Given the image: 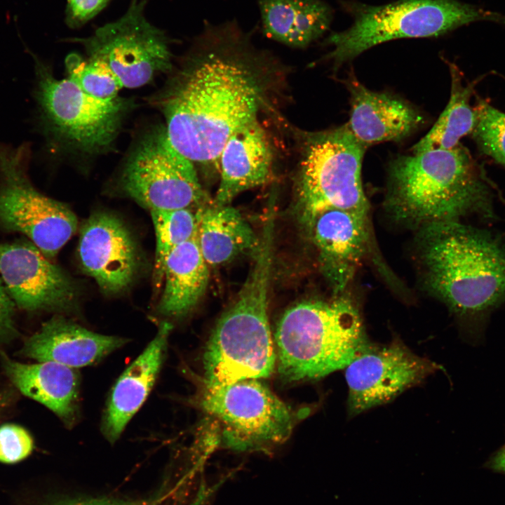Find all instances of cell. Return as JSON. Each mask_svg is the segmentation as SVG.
Instances as JSON below:
<instances>
[{
	"label": "cell",
	"instance_id": "21",
	"mask_svg": "<svg viewBox=\"0 0 505 505\" xmlns=\"http://www.w3.org/2000/svg\"><path fill=\"white\" fill-rule=\"evenodd\" d=\"M3 370L23 395L43 405L68 427L78 420L80 378L74 368L53 361L24 363L0 351Z\"/></svg>",
	"mask_w": 505,
	"mask_h": 505
},
{
	"label": "cell",
	"instance_id": "14",
	"mask_svg": "<svg viewBox=\"0 0 505 505\" xmlns=\"http://www.w3.org/2000/svg\"><path fill=\"white\" fill-rule=\"evenodd\" d=\"M0 278L15 307L29 311H68L74 282L29 240L0 242Z\"/></svg>",
	"mask_w": 505,
	"mask_h": 505
},
{
	"label": "cell",
	"instance_id": "17",
	"mask_svg": "<svg viewBox=\"0 0 505 505\" xmlns=\"http://www.w3.org/2000/svg\"><path fill=\"white\" fill-rule=\"evenodd\" d=\"M345 84L351 95L346 125L366 148L379 142L400 141L423 124L420 113L403 100L369 90L353 75Z\"/></svg>",
	"mask_w": 505,
	"mask_h": 505
},
{
	"label": "cell",
	"instance_id": "20",
	"mask_svg": "<svg viewBox=\"0 0 505 505\" xmlns=\"http://www.w3.org/2000/svg\"><path fill=\"white\" fill-rule=\"evenodd\" d=\"M273 163L271 145L258 120L236 131L219 156L220 181L215 203L229 205L240 193L265 184Z\"/></svg>",
	"mask_w": 505,
	"mask_h": 505
},
{
	"label": "cell",
	"instance_id": "22",
	"mask_svg": "<svg viewBox=\"0 0 505 505\" xmlns=\"http://www.w3.org/2000/svg\"><path fill=\"white\" fill-rule=\"evenodd\" d=\"M262 30L269 38L303 48L329 29L331 7L321 0H257Z\"/></svg>",
	"mask_w": 505,
	"mask_h": 505
},
{
	"label": "cell",
	"instance_id": "4",
	"mask_svg": "<svg viewBox=\"0 0 505 505\" xmlns=\"http://www.w3.org/2000/svg\"><path fill=\"white\" fill-rule=\"evenodd\" d=\"M274 227L266 221L247 278L208 339L203 357L206 389L267 378L274 370L268 315Z\"/></svg>",
	"mask_w": 505,
	"mask_h": 505
},
{
	"label": "cell",
	"instance_id": "8",
	"mask_svg": "<svg viewBox=\"0 0 505 505\" xmlns=\"http://www.w3.org/2000/svg\"><path fill=\"white\" fill-rule=\"evenodd\" d=\"M297 190L303 215L335 207L367 216L369 205L361 179L366 147L346 123L304 134Z\"/></svg>",
	"mask_w": 505,
	"mask_h": 505
},
{
	"label": "cell",
	"instance_id": "2",
	"mask_svg": "<svg viewBox=\"0 0 505 505\" xmlns=\"http://www.w3.org/2000/svg\"><path fill=\"white\" fill-rule=\"evenodd\" d=\"M421 257L430 290L459 318L480 323L505 302V245L459 221L424 226Z\"/></svg>",
	"mask_w": 505,
	"mask_h": 505
},
{
	"label": "cell",
	"instance_id": "13",
	"mask_svg": "<svg viewBox=\"0 0 505 505\" xmlns=\"http://www.w3.org/2000/svg\"><path fill=\"white\" fill-rule=\"evenodd\" d=\"M349 417L385 404L438 370L400 339L378 345L368 342L344 368Z\"/></svg>",
	"mask_w": 505,
	"mask_h": 505
},
{
	"label": "cell",
	"instance_id": "32",
	"mask_svg": "<svg viewBox=\"0 0 505 505\" xmlns=\"http://www.w3.org/2000/svg\"><path fill=\"white\" fill-rule=\"evenodd\" d=\"M51 505H135L129 502L110 499H88L62 500Z\"/></svg>",
	"mask_w": 505,
	"mask_h": 505
},
{
	"label": "cell",
	"instance_id": "18",
	"mask_svg": "<svg viewBox=\"0 0 505 505\" xmlns=\"http://www.w3.org/2000/svg\"><path fill=\"white\" fill-rule=\"evenodd\" d=\"M126 343L122 337L96 333L56 316L29 337L19 353L39 362L53 361L76 368L100 362Z\"/></svg>",
	"mask_w": 505,
	"mask_h": 505
},
{
	"label": "cell",
	"instance_id": "7",
	"mask_svg": "<svg viewBox=\"0 0 505 505\" xmlns=\"http://www.w3.org/2000/svg\"><path fill=\"white\" fill-rule=\"evenodd\" d=\"M490 21L505 25V15L457 0H398L356 6L349 28L331 34L328 58L337 64L393 39L437 36L464 25Z\"/></svg>",
	"mask_w": 505,
	"mask_h": 505
},
{
	"label": "cell",
	"instance_id": "24",
	"mask_svg": "<svg viewBox=\"0 0 505 505\" xmlns=\"http://www.w3.org/2000/svg\"><path fill=\"white\" fill-rule=\"evenodd\" d=\"M196 214V239L209 266L221 265L257 249L260 238L239 211L229 204L215 203Z\"/></svg>",
	"mask_w": 505,
	"mask_h": 505
},
{
	"label": "cell",
	"instance_id": "30",
	"mask_svg": "<svg viewBox=\"0 0 505 505\" xmlns=\"http://www.w3.org/2000/svg\"><path fill=\"white\" fill-rule=\"evenodd\" d=\"M109 0H67L65 22L69 28L76 29L95 18Z\"/></svg>",
	"mask_w": 505,
	"mask_h": 505
},
{
	"label": "cell",
	"instance_id": "9",
	"mask_svg": "<svg viewBox=\"0 0 505 505\" xmlns=\"http://www.w3.org/2000/svg\"><path fill=\"white\" fill-rule=\"evenodd\" d=\"M31 146L0 142V225L25 236L51 260L77 229V218L63 203L37 190L29 177Z\"/></svg>",
	"mask_w": 505,
	"mask_h": 505
},
{
	"label": "cell",
	"instance_id": "26",
	"mask_svg": "<svg viewBox=\"0 0 505 505\" xmlns=\"http://www.w3.org/2000/svg\"><path fill=\"white\" fill-rule=\"evenodd\" d=\"M150 213L156 242L154 277L159 287L169 253L196 236L197 217L190 208L152 210Z\"/></svg>",
	"mask_w": 505,
	"mask_h": 505
},
{
	"label": "cell",
	"instance_id": "1",
	"mask_svg": "<svg viewBox=\"0 0 505 505\" xmlns=\"http://www.w3.org/2000/svg\"><path fill=\"white\" fill-rule=\"evenodd\" d=\"M283 67L234 20L201 32L150 102L173 145L194 163H217L228 139L270 107Z\"/></svg>",
	"mask_w": 505,
	"mask_h": 505
},
{
	"label": "cell",
	"instance_id": "10",
	"mask_svg": "<svg viewBox=\"0 0 505 505\" xmlns=\"http://www.w3.org/2000/svg\"><path fill=\"white\" fill-rule=\"evenodd\" d=\"M119 182L127 196L149 210L190 208L206 197L194 163L173 145L164 125L135 142Z\"/></svg>",
	"mask_w": 505,
	"mask_h": 505
},
{
	"label": "cell",
	"instance_id": "33",
	"mask_svg": "<svg viewBox=\"0 0 505 505\" xmlns=\"http://www.w3.org/2000/svg\"><path fill=\"white\" fill-rule=\"evenodd\" d=\"M488 466L494 471L505 473V445L493 455Z\"/></svg>",
	"mask_w": 505,
	"mask_h": 505
},
{
	"label": "cell",
	"instance_id": "25",
	"mask_svg": "<svg viewBox=\"0 0 505 505\" xmlns=\"http://www.w3.org/2000/svg\"><path fill=\"white\" fill-rule=\"evenodd\" d=\"M451 75L449 102L429 132L412 148V153L431 149H450L459 144V140L471 133L478 123L476 108L470 105L473 84L464 86L459 69L448 64Z\"/></svg>",
	"mask_w": 505,
	"mask_h": 505
},
{
	"label": "cell",
	"instance_id": "15",
	"mask_svg": "<svg viewBox=\"0 0 505 505\" xmlns=\"http://www.w3.org/2000/svg\"><path fill=\"white\" fill-rule=\"evenodd\" d=\"M79 256L84 271L107 294L125 290L140 266L137 244L126 224L107 213L93 214L80 229Z\"/></svg>",
	"mask_w": 505,
	"mask_h": 505
},
{
	"label": "cell",
	"instance_id": "6",
	"mask_svg": "<svg viewBox=\"0 0 505 505\" xmlns=\"http://www.w3.org/2000/svg\"><path fill=\"white\" fill-rule=\"evenodd\" d=\"M34 60V126L53 153L101 154L114 145L132 102L101 100L84 92L69 77L58 79L49 65Z\"/></svg>",
	"mask_w": 505,
	"mask_h": 505
},
{
	"label": "cell",
	"instance_id": "27",
	"mask_svg": "<svg viewBox=\"0 0 505 505\" xmlns=\"http://www.w3.org/2000/svg\"><path fill=\"white\" fill-rule=\"evenodd\" d=\"M68 77L84 92L101 100L119 97L123 88L114 74L103 64L72 53L65 60Z\"/></svg>",
	"mask_w": 505,
	"mask_h": 505
},
{
	"label": "cell",
	"instance_id": "34",
	"mask_svg": "<svg viewBox=\"0 0 505 505\" xmlns=\"http://www.w3.org/2000/svg\"><path fill=\"white\" fill-rule=\"evenodd\" d=\"M13 396L9 391H0V416L5 410L10 405Z\"/></svg>",
	"mask_w": 505,
	"mask_h": 505
},
{
	"label": "cell",
	"instance_id": "16",
	"mask_svg": "<svg viewBox=\"0 0 505 505\" xmlns=\"http://www.w3.org/2000/svg\"><path fill=\"white\" fill-rule=\"evenodd\" d=\"M303 217L318 249L325 276L335 292L343 291L367 246V216L325 207L303 215Z\"/></svg>",
	"mask_w": 505,
	"mask_h": 505
},
{
	"label": "cell",
	"instance_id": "28",
	"mask_svg": "<svg viewBox=\"0 0 505 505\" xmlns=\"http://www.w3.org/2000/svg\"><path fill=\"white\" fill-rule=\"evenodd\" d=\"M478 123L473 132L480 150L505 166V114L480 100Z\"/></svg>",
	"mask_w": 505,
	"mask_h": 505
},
{
	"label": "cell",
	"instance_id": "29",
	"mask_svg": "<svg viewBox=\"0 0 505 505\" xmlns=\"http://www.w3.org/2000/svg\"><path fill=\"white\" fill-rule=\"evenodd\" d=\"M34 449L30 433L22 426L8 423L0 426V462L14 464L27 457Z\"/></svg>",
	"mask_w": 505,
	"mask_h": 505
},
{
	"label": "cell",
	"instance_id": "11",
	"mask_svg": "<svg viewBox=\"0 0 505 505\" xmlns=\"http://www.w3.org/2000/svg\"><path fill=\"white\" fill-rule=\"evenodd\" d=\"M147 1L131 0L116 20L89 36L68 39L80 44L88 58L107 67L123 88L143 86L174 68L170 39L147 18Z\"/></svg>",
	"mask_w": 505,
	"mask_h": 505
},
{
	"label": "cell",
	"instance_id": "5",
	"mask_svg": "<svg viewBox=\"0 0 505 505\" xmlns=\"http://www.w3.org/2000/svg\"><path fill=\"white\" fill-rule=\"evenodd\" d=\"M274 339L278 372L291 382L344 369L368 342L358 308L342 297L293 305L278 321Z\"/></svg>",
	"mask_w": 505,
	"mask_h": 505
},
{
	"label": "cell",
	"instance_id": "31",
	"mask_svg": "<svg viewBox=\"0 0 505 505\" xmlns=\"http://www.w3.org/2000/svg\"><path fill=\"white\" fill-rule=\"evenodd\" d=\"M15 305L0 278V345L18 337L15 321Z\"/></svg>",
	"mask_w": 505,
	"mask_h": 505
},
{
	"label": "cell",
	"instance_id": "3",
	"mask_svg": "<svg viewBox=\"0 0 505 505\" xmlns=\"http://www.w3.org/2000/svg\"><path fill=\"white\" fill-rule=\"evenodd\" d=\"M388 184L387 204L398 219L424 226L471 215L495 217L491 190L460 144L398 156L390 163Z\"/></svg>",
	"mask_w": 505,
	"mask_h": 505
},
{
	"label": "cell",
	"instance_id": "19",
	"mask_svg": "<svg viewBox=\"0 0 505 505\" xmlns=\"http://www.w3.org/2000/svg\"><path fill=\"white\" fill-rule=\"evenodd\" d=\"M171 330L172 325L163 321L154 338L113 386L101 425L110 443L119 439L150 393L164 361Z\"/></svg>",
	"mask_w": 505,
	"mask_h": 505
},
{
	"label": "cell",
	"instance_id": "23",
	"mask_svg": "<svg viewBox=\"0 0 505 505\" xmlns=\"http://www.w3.org/2000/svg\"><path fill=\"white\" fill-rule=\"evenodd\" d=\"M208 267L196 234L173 249L165 262L164 288L156 308L158 312L170 318L189 314L207 288Z\"/></svg>",
	"mask_w": 505,
	"mask_h": 505
},
{
	"label": "cell",
	"instance_id": "12",
	"mask_svg": "<svg viewBox=\"0 0 505 505\" xmlns=\"http://www.w3.org/2000/svg\"><path fill=\"white\" fill-rule=\"evenodd\" d=\"M201 405L220 427L224 445L235 450H266L283 443L296 421L292 410L260 379L206 389Z\"/></svg>",
	"mask_w": 505,
	"mask_h": 505
}]
</instances>
